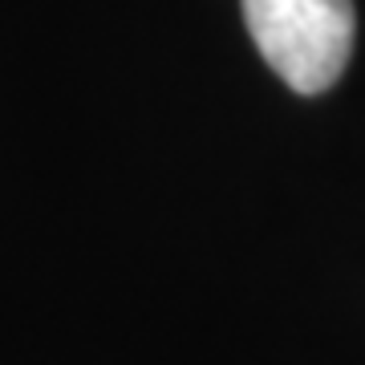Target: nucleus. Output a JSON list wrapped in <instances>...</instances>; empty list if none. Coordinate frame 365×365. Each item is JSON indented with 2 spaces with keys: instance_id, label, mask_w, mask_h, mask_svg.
I'll return each mask as SVG.
<instances>
[{
  "instance_id": "obj_1",
  "label": "nucleus",
  "mask_w": 365,
  "mask_h": 365,
  "mask_svg": "<svg viewBox=\"0 0 365 365\" xmlns=\"http://www.w3.org/2000/svg\"><path fill=\"white\" fill-rule=\"evenodd\" d=\"M244 25L268 66L297 93H325L349 66L353 0H240Z\"/></svg>"
}]
</instances>
